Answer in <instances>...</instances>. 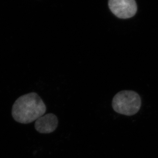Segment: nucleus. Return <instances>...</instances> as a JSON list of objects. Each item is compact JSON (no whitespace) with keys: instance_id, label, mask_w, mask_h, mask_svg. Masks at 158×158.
<instances>
[{"instance_id":"1","label":"nucleus","mask_w":158,"mask_h":158,"mask_svg":"<svg viewBox=\"0 0 158 158\" xmlns=\"http://www.w3.org/2000/svg\"><path fill=\"white\" fill-rule=\"evenodd\" d=\"M46 106L41 98L35 92L27 94L18 98L14 102L11 115L15 121L28 124L43 116Z\"/></svg>"},{"instance_id":"2","label":"nucleus","mask_w":158,"mask_h":158,"mask_svg":"<svg viewBox=\"0 0 158 158\" xmlns=\"http://www.w3.org/2000/svg\"><path fill=\"white\" fill-rule=\"evenodd\" d=\"M141 100L140 95L133 90L119 91L112 101V107L118 114L127 116L135 115L140 110Z\"/></svg>"},{"instance_id":"3","label":"nucleus","mask_w":158,"mask_h":158,"mask_svg":"<svg viewBox=\"0 0 158 158\" xmlns=\"http://www.w3.org/2000/svg\"><path fill=\"white\" fill-rule=\"evenodd\" d=\"M108 5L112 13L121 19L135 16L138 9L135 0H109Z\"/></svg>"},{"instance_id":"4","label":"nucleus","mask_w":158,"mask_h":158,"mask_svg":"<svg viewBox=\"0 0 158 158\" xmlns=\"http://www.w3.org/2000/svg\"><path fill=\"white\" fill-rule=\"evenodd\" d=\"M58 125L57 116L53 113H48L36 120L35 128L41 134H49L56 129Z\"/></svg>"}]
</instances>
